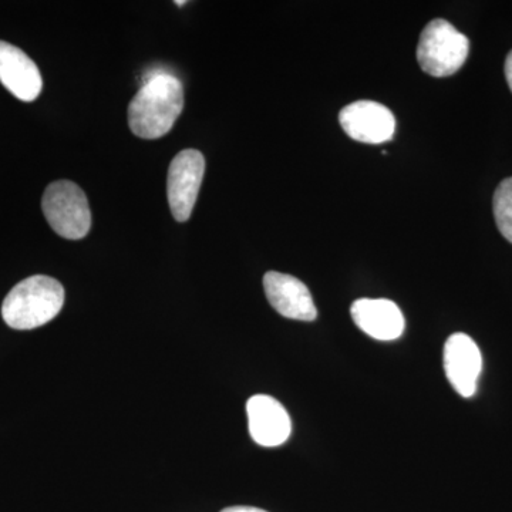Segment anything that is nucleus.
<instances>
[{"instance_id": "f257e3e1", "label": "nucleus", "mask_w": 512, "mask_h": 512, "mask_svg": "<svg viewBox=\"0 0 512 512\" xmlns=\"http://www.w3.org/2000/svg\"><path fill=\"white\" fill-rule=\"evenodd\" d=\"M183 107V83L173 74L153 73L128 106V126L134 136L156 140L173 128Z\"/></svg>"}, {"instance_id": "f03ea898", "label": "nucleus", "mask_w": 512, "mask_h": 512, "mask_svg": "<svg viewBox=\"0 0 512 512\" xmlns=\"http://www.w3.org/2000/svg\"><path fill=\"white\" fill-rule=\"evenodd\" d=\"M64 289L50 276H30L6 296L2 316L12 329L30 330L46 325L62 311Z\"/></svg>"}, {"instance_id": "7ed1b4c3", "label": "nucleus", "mask_w": 512, "mask_h": 512, "mask_svg": "<svg viewBox=\"0 0 512 512\" xmlns=\"http://www.w3.org/2000/svg\"><path fill=\"white\" fill-rule=\"evenodd\" d=\"M470 40L444 19L431 20L421 32L417 62L421 70L433 77L457 73L466 63Z\"/></svg>"}, {"instance_id": "20e7f679", "label": "nucleus", "mask_w": 512, "mask_h": 512, "mask_svg": "<svg viewBox=\"0 0 512 512\" xmlns=\"http://www.w3.org/2000/svg\"><path fill=\"white\" fill-rule=\"evenodd\" d=\"M43 214L56 234L66 239H82L92 228V212L86 194L72 181H56L46 188Z\"/></svg>"}, {"instance_id": "39448f33", "label": "nucleus", "mask_w": 512, "mask_h": 512, "mask_svg": "<svg viewBox=\"0 0 512 512\" xmlns=\"http://www.w3.org/2000/svg\"><path fill=\"white\" fill-rule=\"evenodd\" d=\"M205 174V158L198 150L178 153L168 168L167 195L173 217L190 220Z\"/></svg>"}, {"instance_id": "423d86ee", "label": "nucleus", "mask_w": 512, "mask_h": 512, "mask_svg": "<svg viewBox=\"0 0 512 512\" xmlns=\"http://www.w3.org/2000/svg\"><path fill=\"white\" fill-rule=\"evenodd\" d=\"M339 123L350 138L366 144L386 143L396 130L392 111L369 100L356 101L342 109Z\"/></svg>"}, {"instance_id": "0eeeda50", "label": "nucleus", "mask_w": 512, "mask_h": 512, "mask_svg": "<svg viewBox=\"0 0 512 512\" xmlns=\"http://www.w3.org/2000/svg\"><path fill=\"white\" fill-rule=\"evenodd\" d=\"M444 369L448 382L461 397H473L483 370V356L466 333H454L444 346Z\"/></svg>"}, {"instance_id": "6e6552de", "label": "nucleus", "mask_w": 512, "mask_h": 512, "mask_svg": "<svg viewBox=\"0 0 512 512\" xmlns=\"http://www.w3.org/2000/svg\"><path fill=\"white\" fill-rule=\"evenodd\" d=\"M249 433L262 447L282 446L291 436V417L274 397L256 394L247 403Z\"/></svg>"}, {"instance_id": "1a4fd4ad", "label": "nucleus", "mask_w": 512, "mask_h": 512, "mask_svg": "<svg viewBox=\"0 0 512 512\" xmlns=\"http://www.w3.org/2000/svg\"><path fill=\"white\" fill-rule=\"evenodd\" d=\"M266 298L279 315L288 319L312 322L318 316L308 286L295 276L268 272L264 276Z\"/></svg>"}, {"instance_id": "9d476101", "label": "nucleus", "mask_w": 512, "mask_h": 512, "mask_svg": "<svg viewBox=\"0 0 512 512\" xmlns=\"http://www.w3.org/2000/svg\"><path fill=\"white\" fill-rule=\"evenodd\" d=\"M0 83L16 99L33 101L43 89L42 74L36 63L19 47L0 40Z\"/></svg>"}, {"instance_id": "9b49d317", "label": "nucleus", "mask_w": 512, "mask_h": 512, "mask_svg": "<svg viewBox=\"0 0 512 512\" xmlns=\"http://www.w3.org/2000/svg\"><path fill=\"white\" fill-rule=\"evenodd\" d=\"M357 328L377 340L399 339L404 332V316L389 299H359L350 309Z\"/></svg>"}, {"instance_id": "f8f14e48", "label": "nucleus", "mask_w": 512, "mask_h": 512, "mask_svg": "<svg viewBox=\"0 0 512 512\" xmlns=\"http://www.w3.org/2000/svg\"><path fill=\"white\" fill-rule=\"evenodd\" d=\"M493 205L497 227L501 235L512 244V177L498 185Z\"/></svg>"}, {"instance_id": "ddd939ff", "label": "nucleus", "mask_w": 512, "mask_h": 512, "mask_svg": "<svg viewBox=\"0 0 512 512\" xmlns=\"http://www.w3.org/2000/svg\"><path fill=\"white\" fill-rule=\"evenodd\" d=\"M505 79H507L508 86L512 92V50L508 53L507 60H505Z\"/></svg>"}, {"instance_id": "4468645a", "label": "nucleus", "mask_w": 512, "mask_h": 512, "mask_svg": "<svg viewBox=\"0 0 512 512\" xmlns=\"http://www.w3.org/2000/svg\"><path fill=\"white\" fill-rule=\"evenodd\" d=\"M221 512H268V511L261 510V508H255V507H229V508H225V510H222Z\"/></svg>"}, {"instance_id": "2eb2a0df", "label": "nucleus", "mask_w": 512, "mask_h": 512, "mask_svg": "<svg viewBox=\"0 0 512 512\" xmlns=\"http://www.w3.org/2000/svg\"><path fill=\"white\" fill-rule=\"evenodd\" d=\"M175 5L183 6V5H185V2H184V0H181V2H175Z\"/></svg>"}]
</instances>
